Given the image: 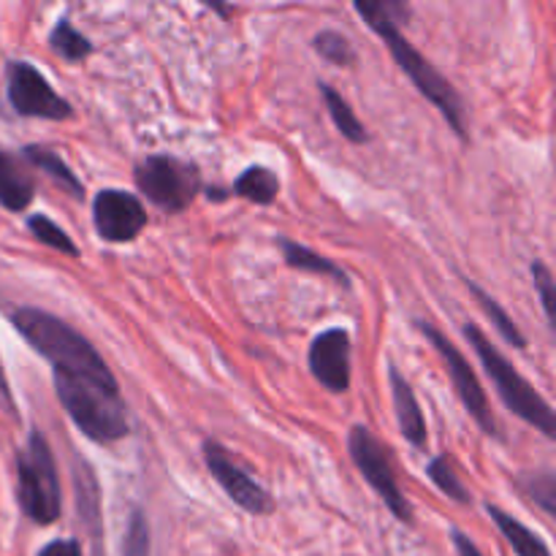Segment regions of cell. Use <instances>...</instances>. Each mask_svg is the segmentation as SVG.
Here are the masks:
<instances>
[{"label":"cell","mask_w":556,"mask_h":556,"mask_svg":"<svg viewBox=\"0 0 556 556\" xmlns=\"http://www.w3.org/2000/svg\"><path fill=\"white\" fill-rule=\"evenodd\" d=\"M16 497L22 514L36 525L49 527L60 519L63 500H60L58 467L41 432H33L25 451L16 456Z\"/></svg>","instance_id":"5b68a950"},{"label":"cell","mask_w":556,"mask_h":556,"mask_svg":"<svg viewBox=\"0 0 556 556\" xmlns=\"http://www.w3.org/2000/svg\"><path fill=\"white\" fill-rule=\"evenodd\" d=\"M348 451H351L353 465H356L358 472L367 478L369 486L378 492V497L383 500L386 508H389L402 525H413V508L405 500V494H402L400 483H396L394 467H391L386 445L380 443L367 427H353L351 434H348Z\"/></svg>","instance_id":"52a82bcc"},{"label":"cell","mask_w":556,"mask_h":556,"mask_svg":"<svg viewBox=\"0 0 556 556\" xmlns=\"http://www.w3.org/2000/svg\"><path fill=\"white\" fill-rule=\"evenodd\" d=\"M134 179L147 201L168 215L188 210L201 190L199 168L172 155H150L136 163Z\"/></svg>","instance_id":"8992f818"},{"label":"cell","mask_w":556,"mask_h":556,"mask_svg":"<svg viewBox=\"0 0 556 556\" xmlns=\"http://www.w3.org/2000/svg\"><path fill=\"white\" fill-rule=\"evenodd\" d=\"M465 337H467V342L476 348L478 358H481L483 369H486V375L492 378V383L497 386V394H500V400L505 402V407H508L514 416H519L525 424L535 427L538 432L546 434L548 440H554L556 438V416H554L552 405H548V402L543 400V396L538 394V391L532 389L525 378H521L519 369H516L514 364H510L508 358H505L503 353H500L497 348L489 342V337L483 334L478 326L467 324Z\"/></svg>","instance_id":"277c9868"},{"label":"cell","mask_w":556,"mask_h":556,"mask_svg":"<svg viewBox=\"0 0 556 556\" xmlns=\"http://www.w3.org/2000/svg\"><path fill=\"white\" fill-rule=\"evenodd\" d=\"M427 476L429 481L434 483V486L440 489V492L445 494L448 500H454V503L459 505H470L472 503V494L467 492L465 483L459 481V476H456L454 465H451L448 456H434L432 462L427 465Z\"/></svg>","instance_id":"44dd1931"},{"label":"cell","mask_w":556,"mask_h":556,"mask_svg":"<svg viewBox=\"0 0 556 556\" xmlns=\"http://www.w3.org/2000/svg\"><path fill=\"white\" fill-rule=\"evenodd\" d=\"M38 556H81V546H79V541H71V538H65V541L47 543V546L38 552Z\"/></svg>","instance_id":"83f0119b"},{"label":"cell","mask_w":556,"mask_h":556,"mask_svg":"<svg viewBox=\"0 0 556 556\" xmlns=\"http://www.w3.org/2000/svg\"><path fill=\"white\" fill-rule=\"evenodd\" d=\"M206 193H212V199H215V201H223V199H226V195H228V190H220V188H210V190H206Z\"/></svg>","instance_id":"4dcf8cb0"},{"label":"cell","mask_w":556,"mask_h":556,"mask_svg":"<svg viewBox=\"0 0 556 556\" xmlns=\"http://www.w3.org/2000/svg\"><path fill=\"white\" fill-rule=\"evenodd\" d=\"M277 248H280L282 258H286L288 266H293V269L299 271H309V275H324V277H331L334 282H340V286H351L348 282V275L342 266H337L334 261L326 258V255L315 253V250L304 248V244L293 242V239H286L280 237L277 239Z\"/></svg>","instance_id":"9a60e30c"},{"label":"cell","mask_w":556,"mask_h":556,"mask_svg":"<svg viewBox=\"0 0 556 556\" xmlns=\"http://www.w3.org/2000/svg\"><path fill=\"white\" fill-rule=\"evenodd\" d=\"M313 47L320 58L329 60V63H334V65H342V68H351V65H356V60H358L351 38L342 36V33H337V30H320L318 36L313 38Z\"/></svg>","instance_id":"cb8c5ba5"},{"label":"cell","mask_w":556,"mask_h":556,"mask_svg":"<svg viewBox=\"0 0 556 556\" xmlns=\"http://www.w3.org/2000/svg\"><path fill=\"white\" fill-rule=\"evenodd\" d=\"M521 489L527 497L535 505H541L548 516L556 514V478L552 472H541V476H525L521 478Z\"/></svg>","instance_id":"d4e9b609"},{"label":"cell","mask_w":556,"mask_h":556,"mask_svg":"<svg viewBox=\"0 0 556 556\" xmlns=\"http://www.w3.org/2000/svg\"><path fill=\"white\" fill-rule=\"evenodd\" d=\"M309 372L324 389L345 394L351 389V334L345 329L320 331L309 345Z\"/></svg>","instance_id":"7c38bea8"},{"label":"cell","mask_w":556,"mask_h":556,"mask_svg":"<svg viewBox=\"0 0 556 556\" xmlns=\"http://www.w3.org/2000/svg\"><path fill=\"white\" fill-rule=\"evenodd\" d=\"M451 538H454V546H456V552H459V556H483L481 552H478L476 543L465 535V532L454 530L451 532Z\"/></svg>","instance_id":"f1b7e54d"},{"label":"cell","mask_w":556,"mask_h":556,"mask_svg":"<svg viewBox=\"0 0 556 556\" xmlns=\"http://www.w3.org/2000/svg\"><path fill=\"white\" fill-rule=\"evenodd\" d=\"M486 514L492 516V521L497 525V530L503 532V538L508 541V546L514 548L516 556H552L548 546L543 543V538L535 535L530 527L521 525L519 519H514L510 514L500 510L497 505H489Z\"/></svg>","instance_id":"2e32d148"},{"label":"cell","mask_w":556,"mask_h":556,"mask_svg":"<svg viewBox=\"0 0 556 556\" xmlns=\"http://www.w3.org/2000/svg\"><path fill=\"white\" fill-rule=\"evenodd\" d=\"M5 90L16 114L38 119H68L74 109L63 96L52 90L43 74L30 63H9L5 71Z\"/></svg>","instance_id":"30bf717a"},{"label":"cell","mask_w":556,"mask_h":556,"mask_svg":"<svg viewBox=\"0 0 556 556\" xmlns=\"http://www.w3.org/2000/svg\"><path fill=\"white\" fill-rule=\"evenodd\" d=\"M318 87H320V96H324L326 109H329L331 123L337 125L340 136H345L348 141H353V144H364V141H369L367 128H364L362 119L356 117V112H353V109L348 106L345 98H342L340 92L334 90V87L326 85V81H320Z\"/></svg>","instance_id":"d6986e66"},{"label":"cell","mask_w":556,"mask_h":556,"mask_svg":"<svg viewBox=\"0 0 556 556\" xmlns=\"http://www.w3.org/2000/svg\"><path fill=\"white\" fill-rule=\"evenodd\" d=\"M391 391H394V410H396V424H400V432L413 448H427L429 434H427V421H424L421 405H418L416 394H413V386L407 383L405 375L391 364L389 369Z\"/></svg>","instance_id":"4fadbf2b"},{"label":"cell","mask_w":556,"mask_h":556,"mask_svg":"<svg viewBox=\"0 0 556 556\" xmlns=\"http://www.w3.org/2000/svg\"><path fill=\"white\" fill-rule=\"evenodd\" d=\"M530 271H532V280H535L538 293H541L543 313H546L548 324H554V277H552V269H548L543 261H532Z\"/></svg>","instance_id":"4316f807"},{"label":"cell","mask_w":556,"mask_h":556,"mask_svg":"<svg viewBox=\"0 0 556 556\" xmlns=\"http://www.w3.org/2000/svg\"><path fill=\"white\" fill-rule=\"evenodd\" d=\"M27 231L38 239L47 248L58 250V253L68 255V258H79V248L74 244V239L58 226V223L49 220L47 215H30L27 217Z\"/></svg>","instance_id":"603a6c76"},{"label":"cell","mask_w":556,"mask_h":556,"mask_svg":"<svg viewBox=\"0 0 556 556\" xmlns=\"http://www.w3.org/2000/svg\"><path fill=\"white\" fill-rule=\"evenodd\" d=\"M123 556H150V525L141 510H134L125 530Z\"/></svg>","instance_id":"484cf974"},{"label":"cell","mask_w":556,"mask_h":556,"mask_svg":"<svg viewBox=\"0 0 556 556\" xmlns=\"http://www.w3.org/2000/svg\"><path fill=\"white\" fill-rule=\"evenodd\" d=\"M54 391H58L60 405L65 407L71 421L96 443H114L128 434L119 389L76 378V375L54 372Z\"/></svg>","instance_id":"3957f363"},{"label":"cell","mask_w":556,"mask_h":556,"mask_svg":"<svg viewBox=\"0 0 556 556\" xmlns=\"http://www.w3.org/2000/svg\"><path fill=\"white\" fill-rule=\"evenodd\" d=\"M11 324L20 331L22 340L38 353V356L47 358L54 367V372L76 375V378L96 380L101 386H112L117 389V380H114L112 369L106 367L101 356H98L96 348L74 329L65 320H60L58 315H49L43 309L22 307L11 315Z\"/></svg>","instance_id":"7a4b0ae2"},{"label":"cell","mask_w":556,"mask_h":556,"mask_svg":"<svg viewBox=\"0 0 556 556\" xmlns=\"http://www.w3.org/2000/svg\"><path fill=\"white\" fill-rule=\"evenodd\" d=\"M33 195H36V182L30 174L14 155L0 150V206L9 212H22L30 206Z\"/></svg>","instance_id":"5bb4252c"},{"label":"cell","mask_w":556,"mask_h":556,"mask_svg":"<svg viewBox=\"0 0 556 556\" xmlns=\"http://www.w3.org/2000/svg\"><path fill=\"white\" fill-rule=\"evenodd\" d=\"M22 155H25L27 163H33V166H38L41 172H47L49 177H52L60 188L68 190L74 199H81V195H85V185L79 182V177L71 172L68 163H65L54 150H49V147L43 144H27L25 150H22Z\"/></svg>","instance_id":"e0dca14e"},{"label":"cell","mask_w":556,"mask_h":556,"mask_svg":"<svg viewBox=\"0 0 556 556\" xmlns=\"http://www.w3.org/2000/svg\"><path fill=\"white\" fill-rule=\"evenodd\" d=\"M49 47H52L60 58L68 60V63H79V60H85L87 54L92 52V43L87 41L68 20H60L58 25H54V30L49 33Z\"/></svg>","instance_id":"7402d4cb"},{"label":"cell","mask_w":556,"mask_h":556,"mask_svg":"<svg viewBox=\"0 0 556 556\" xmlns=\"http://www.w3.org/2000/svg\"><path fill=\"white\" fill-rule=\"evenodd\" d=\"M467 288H470V291H472V296L478 299V304H481V309H483V313L489 315V320H492V326H494V329L500 331V337H503V340L508 342V345H514V348H527V340H525V334H521V331H519V326H516L514 320L508 318V313H505V309L500 307V302H497V299H492V296H489V293L483 291V288H478L476 282H467Z\"/></svg>","instance_id":"ffe728a7"},{"label":"cell","mask_w":556,"mask_h":556,"mask_svg":"<svg viewBox=\"0 0 556 556\" xmlns=\"http://www.w3.org/2000/svg\"><path fill=\"white\" fill-rule=\"evenodd\" d=\"M201 451H204L206 470L212 472V478L220 483V489L231 497V503L237 505V508L248 510V514L253 516H266L275 510L271 494L255 481L253 472L244 470V467L233 459L231 451L223 448L215 440H206V443L201 445Z\"/></svg>","instance_id":"9c48e42d"},{"label":"cell","mask_w":556,"mask_h":556,"mask_svg":"<svg viewBox=\"0 0 556 556\" xmlns=\"http://www.w3.org/2000/svg\"><path fill=\"white\" fill-rule=\"evenodd\" d=\"M0 402H3L9 410H14V402H11V391H9V380H5L3 364H0Z\"/></svg>","instance_id":"f546056e"},{"label":"cell","mask_w":556,"mask_h":556,"mask_svg":"<svg viewBox=\"0 0 556 556\" xmlns=\"http://www.w3.org/2000/svg\"><path fill=\"white\" fill-rule=\"evenodd\" d=\"M233 193L242 195V199L253 201V204L269 206L275 204L277 193H280V179L271 168L266 166H250L233 182Z\"/></svg>","instance_id":"ac0fdd59"},{"label":"cell","mask_w":556,"mask_h":556,"mask_svg":"<svg viewBox=\"0 0 556 556\" xmlns=\"http://www.w3.org/2000/svg\"><path fill=\"white\" fill-rule=\"evenodd\" d=\"M356 11L364 16L369 27L389 43V52L400 63V68L410 76L413 85L418 87L424 98L434 103L443 112L445 123L456 130L459 139H467V117H465V101L459 92L454 90L448 79L402 36V25L410 16V9L402 0H378V3H367L358 0Z\"/></svg>","instance_id":"6da1fadb"},{"label":"cell","mask_w":556,"mask_h":556,"mask_svg":"<svg viewBox=\"0 0 556 556\" xmlns=\"http://www.w3.org/2000/svg\"><path fill=\"white\" fill-rule=\"evenodd\" d=\"M92 220H96L98 237L112 244H123L134 242L144 231L147 212L139 195L109 188L101 190L92 201Z\"/></svg>","instance_id":"8fae6325"},{"label":"cell","mask_w":556,"mask_h":556,"mask_svg":"<svg viewBox=\"0 0 556 556\" xmlns=\"http://www.w3.org/2000/svg\"><path fill=\"white\" fill-rule=\"evenodd\" d=\"M418 329H421V334L427 337L434 348H438L440 358H443L445 367H448V375H451V380H454V389H456V394H459L465 410L476 418V424L489 434V438H497V421H494L492 407H489L486 394H483L481 380H478L476 369L470 367V362L465 358V353H462L459 348H456L454 342L443 334V331L434 329V324L418 320Z\"/></svg>","instance_id":"ba28073f"}]
</instances>
